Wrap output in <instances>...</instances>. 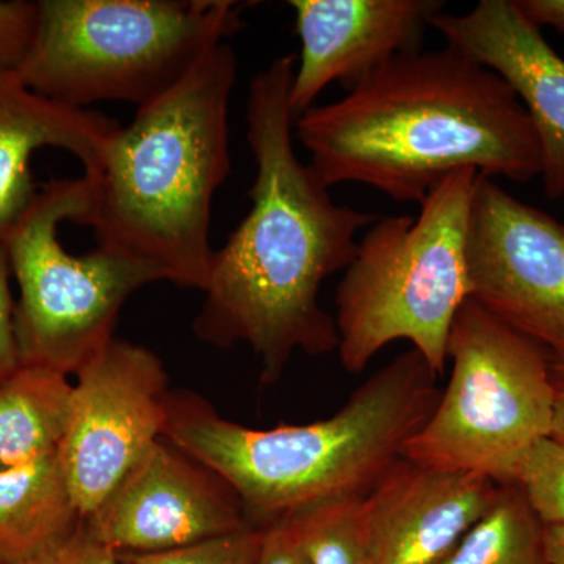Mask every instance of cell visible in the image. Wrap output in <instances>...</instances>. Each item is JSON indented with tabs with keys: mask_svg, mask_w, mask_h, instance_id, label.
Wrapping results in <instances>:
<instances>
[{
	"mask_svg": "<svg viewBox=\"0 0 564 564\" xmlns=\"http://www.w3.org/2000/svg\"><path fill=\"white\" fill-rule=\"evenodd\" d=\"M296 57L274 58L248 87L247 140L256 180L251 210L215 250L193 332L218 348L245 344L258 356L262 383L280 380L296 351H337L323 282L350 265L356 234L377 215L334 203L328 185L293 147L289 104Z\"/></svg>",
	"mask_w": 564,
	"mask_h": 564,
	"instance_id": "cell-1",
	"label": "cell"
},
{
	"mask_svg": "<svg viewBox=\"0 0 564 564\" xmlns=\"http://www.w3.org/2000/svg\"><path fill=\"white\" fill-rule=\"evenodd\" d=\"M295 132L328 187L369 185L399 203L421 204L458 170L521 184L543 173L518 96L448 44L397 55L339 101L300 115Z\"/></svg>",
	"mask_w": 564,
	"mask_h": 564,
	"instance_id": "cell-2",
	"label": "cell"
},
{
	"mask_svg": "<svg viewBox=\"0 0 564 564\" xmlns=\"http://www.w3.org/2000/svg\"><path fill=\"white\" fill-rule=\"evenodd\" d=\"M437 378L411 348L367 378L332 417L269 430L221 417L202 397L172 392L163 437L220 475L248 524L265 529L372 491L432 415Z\"/></svg>",
	"mask_w": 564,
	"mask_h": 564,
	"instance_id": "cell-3",
	"label": "cell"
},
{
	"mask_svg": "<svg viewBox=\"0 0 564 564\" xmlns=\"http://www.w3.org/2000/svg\"><path fill=\"white\" fill-rule=\"evenodd\" d=\"M239 58L218 44L172 90L111 135L88 182L98 247L150 263L165 281L204 291L215 250L212 203L231 173L229 101Z\"/></svg>",
	"mask_w": 564,
	"mask_h": 564,
	"instance_id": "cell-4",
	"label": "cell"
},
{
	"mask_svg": "<svg viewBox=\"0 0 564 564\" xmlns=\"http://www.w3.org/2000/svg\"><path fill=\"white\" fill-rule=\"evenodd\" d=\"M478 176L470 169L448 174L417 217L378 218L359 240L337 285L334 317L348 373L406 340L443 377L452 325L470 299L467 234Z\"/></svg>",
	"mask_w": 564,
	"mask_h": 564,
	"instance_id": "cell-5",
	"label": "cell"
},
{
	"mask_svg": "<svg viewBox=\"0 0 564 564\" xmlns=\"http://www.w3.org/2000/svg\"><path fill=\"white\" fill-rule=\"evenodd\" d=\"M35 33L17 73L73 109L147 106L239 32L232 0H39Z\"/></svg>",
	"mask_w": 564,
	"mask_h": 564,
	"instance_id": "cell-6",
	"label": "cell"
},
{
	"mask_svg": "<svg viewBox=\"0 0 564 564\" xmlns=\"http://www.w3.org/2000/svg\"><path fill=\"white\" fill-rule=\"evenodd\" d=\"M448 384L403 458L514 484L527 452L551 436L556 380L547 355L469 299L447 344Z\"/></svg>",
	"mask_w": 564,
	"mask_h": 564,
	"instance_id": "cell-7",
	"label": "cell"
},
{
	"mask_svg": "<svg viewBox=\"0 0 564 564\" xmlns=\"http://www.w3.org/2000/svg\"><path fill=\"white\" fill-rule=\"evenodd\" d=\"M87 202L84 176L47 182L2 245L20 288L14 334L21 364L66 377L115 339L118 315L133 292L165 281L150 263L101 247L84 256L65 250L58 229L79 223Z\"/></svg>",
	"mask_w": 564,
	"mask_h": 564,
	"instance_id": "cell-8",
	"label": "cell"
},
{
	"mask_svg": "<svg viewBox=\"0 0 564 564\" xmlns=\"http://www.w3.org/2000/svg\"><path fill=\"white\" fill-rule=\"evenodd\" d=\"M467 274L470 299L536 344L564 381V223L480 174Z\"/></svg>",
	"mask_w": 564,
	"mask_h": 564,
	"instance_id": "cell-9",
	"label": "cell"
},
{
	"mask_svg": "<svg viewBox=\"0 0 564 564\" xmlns=\"http://www.w3.org/2000/svg\"><path fill=\"white\" fill-rule=\"evenodd\" d=\"M76 378L58 456L84 521L165 436L172 392L162 359L128 340H111Z\"/></svg>",
	"mask_w": 564,
	"mask_h": 564,
	"instance_id": "cell-10",
	"label": "cell"
},
{
	"mask_svg": "<svg viewBox=\"0 0 564 564\" xmlns=\"http://www.w3.org/2000/svg\"><path fill=\"white\" fill-rule=\"evenodd\" d=\"M247 525L231 486L161 437L80 529L115 554L144 555L202 543Z\"/></svg>",
	"mask_w": 564,
	"mask_h": 564,
	"instance_id": "cell-11",
	"label": "cell"
},
{
	"mask_svg": "<svg viewBox=\"0 0 564 564\" xmlns=\"http://www.w3.org/2000/svg\"><path fill=\"white\" fill-rule=\"evenodd\" d=\"M302 52L289 104L293 117L332 84L350 91L393 57L421 51L437 0H291Z\"/></svg>",
	"mask_w": 564,
	"mask_h": 564,
	"instance_id": "cell-12",
	"label": "cell"
},
{
	"mask_svg": "<svg viewBox=\"0 0 564 564\" xmlns=\"http://www.w3.org/2000/svg\"><path fill=\"white\" fill-rule=\"evenodd\" d=\"M448 46L507 82L533 122L543 152L545 195L564 196V58L516 0H480L469 13L434 14Z\"/></svg>",
	"mask_w": 564,
	"mask_h": 564,
	"instance_id": "cell-13",
	"label": "cell"
},
{
	"mask_svg": "<svg viewBox=\"0 0 564 564\" xmlns=\"http://www.w3.org/2000/svg\"><path fill=\"white\" fill-rule=\"evenodd\" d=\"M500 485L402 458L361 500L373 564H437L492 507Z\"/></svg>",
	"mask_w": 564,
	"mask_h": 564,
	"instance_id": "cell-14",
	"label": "cell"
},
{
	"mask_svg": "<svg viewBox=\"0 0 564 564\" xmlns=\"http://www.w3.org/2000/svg\"><path fill=\"white\" fill-rule=\"evenodd\" d=\"M118 128L99 111L44 98L21 80L17 69L0 66V245L39 193L31 173L36 151H68L84 165V176H90Z\"/></svg>",
	"mask_w": 564,
	"mask_h": 564,
	"instance_id": "cell-15",
	"label": "cell"
},
{
	"mask_svg": "<svg viewBox=\"0 0 564 564\" xmlns=\"http://www.w3.org/2000/svg\"><path fill=\"white\" fill-rule=\"evenodd\" d=\"M80 525L58 452L0 470V564L31 562Z\"/></svg>",
	"mask_w": 564,
	"mask_h": 564,
	"instance_id": "cell-16",
	"label": "cell"
},
{
	"mask_svg": "<svg viewBox=\"0 0 564 564\" xmlns=\"http://www.w3.org/2000/svg\"><path fill=\"white\" fill-rule=\"evenodd\" d=\"M73 389L66 375L24 364L0 380V470L58 452Z\"/></svg>",
	"mask_w": 564,
	"mask_h": 564,
	"instance_id": "cell-17",
	"label": "cell"
},
{
	"mask_svg": "<svg viewBox=\"0 0 564 564\" xmlns=\"http://www.w3.org/2000/svg\"><path fill=\"white\" fill-rule=\"evenodd\" d=\"M437 564H551L545 525L518 485H500L488 513Z\"/></svg>",
	"mask_w": 564,
	"mask_h": 564,
	"instance_id": "cell-18",
	"label": "cell"
},
{
	"mask_svg": "<svg viewBox=\"0 0 564 564\" xmlns=\"http://www.w3.org/2000/svg\"><path fill=\"white\" fill-rule=\"evenodd\" d=\"M361 500L322 503L292 516L311 564H373L364 533Z\"/></svg>",
	"mask_w": 564,
	"mask_h": 564,
	"instance_id": "cell-19",
	"label": "cell"
},
{
	"mask_svg": "<svg viewBox=\"0 0 564 564\" xmlns=\"http://www.w3.org/2000/svg\"><path fill=\"white\" fill-rule=\"evenodd\" d=\"M514 484L544 525H564V441L545 436L533 444Z\"/></svg>",
	"mask_w": 564,
	"mask_h": 564,
	"instance_id": "cell-20",
	"label": "cell"
},
{
	"mask_svg": "<svg viewBox=\"0 0 564 564\" xmlns=\"http://www.w3.org/2000/svg\"><path fill=\"white\" fill-rule=\"evenodd\" d=\"M262 529L247 525L185 547L159 554L121 555L131 564H258Z\"/></svg>",
	"mask_w": 564,
	"mask_h": 564,
	"instance_id": "cell-21",
	"label": "cell"
},
{
	"mask_svg": "<svg viewBox=\"0 0 564 564\" xmlns=\"http://www.w3.org/2000/svg\"><path fill=\"white\" fill-rule=\"evenodd\" d=\"M39 6L28 0H0V66L17 69L28 55Z\"/></svg>",
	"mask_w": 564,
	"mask_h": 564,
	"instance_id": "cell-22",
	"label": "cell"
},
{
	"mask_svg": "<svg viewBox=\"0 0 564 564\" xmlns=\"http://www.w3.org/2000/svg\"><path fill=\"white\" fill-rule=\"evenodd\" d=\"M25 564H131L106 545L96 543L82 529Z\"/></svg>",
	"mask_w": 564,
	"mask_h": 564,
	"instance_id": "cell-23",
	"label": "cell"
},
{
	"mask_svg": "<svg viewBox=\"0 0 564 564\" xmlns=\"http://www.w3.org/2000/svg\"><path fill=\"white\" fill-rule=\"evenodd\" d=\"M258 564H311L293 518L262 529Z\"/></svg>",
	"mask_w": 564,
	"mask_h": 564,
	"instance_id": "cell-24",
	"label": "cell"
},
{
	"mask_svg": "<svg viewBox=\"0 0 564 564\" xmlns=\"http://www.w3.org/2000/svg\"><path fill=\"white\" fill-rule=\"evenodd\" d=\"M10 263L0 245V380L21 366L14 334V300L10 289Z\"/></svg>",
	"mask_w": 564,
	"mask_h": 564,
	"instance_id": "cell-25",
	"label": "cell"
},
{
	"mask_svg": "<svg viewBox=\"0 0 564 564\" xmlns=\"http://www.w3.org/2000/svg\"><path fill=\"white\" fill-rule=\"evenodd\" d=\"M538 28H552L564 35V0H516Z\"/></svg>",
	"mask_w": 564,
	"mask_h": 564,
	"instance_id": "cell-26",
	"label": "cell"
},
{
	"mask_svg": "<svg viewBox=\"0 0 564 564\" xmlns=\"http://www.w3.org/2000/svg\"><path fill=\"white\" fill-rule=\"evenodd\" d=\"M545 549L551 564H564V525H545Z\"/></svg>",
	"mask_w": 564,
	"mask_h": 564,
	"instance_id": "cell-27",
	"label": "cell"
},
{
	"mask_svg": "<svg viewBox=\"0 0 564 564\" xmlns=\"http://www.w3.org/2000/svg\"><path fill=\"white\" fill-rule=\"evenodd\" d=\"M551 436L564 441V381H556L554 419H552Z\"/></svg>",
	"mask_w": 564,
	"mask_h": 564,
	"instance_id": "cell-28",
	"label": "cell"
}]
</instances>
